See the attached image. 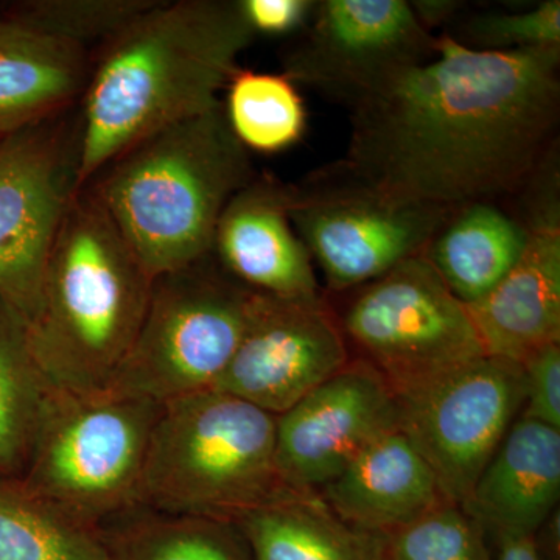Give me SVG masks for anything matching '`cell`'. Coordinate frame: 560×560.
I'll return each mask as SVG.
<instances>
[{"mask_svg":"<svg viewBox=\"0 0 560 560\" xmlns=\"http://www.w3.org/2000/svg\"><path fill=\"white\" fill-rule=\"evenodd\" d=\"M234 523L256 560H371L370 536L345 525L312 490H296Z\"/></svg>","mask_w":560,"mask_h":560,"instance_id":"21","label":"cell"},{"mask_svg":"<svg viewBox=\"0 0 560 560\" xmlns=\"http://www.w3.org/2000/svg\"><path fill=\"white\" fill-rule=\"evenodd\" d=\"M316 0H238L254 35L300 33L311 20Z\"/></svg>","mask_w":560,"mask_h":560,"instance_id":"30","label":"cell"},{"mask_svg":"<svg viewBox=\"0 0 560 560\" xmlns=\"http://www.w3.org/2000/svg\"><path fill=\"white\" fill-rule=\"evenodd\" d=\"M316 493L345 525L363 534L400 528L448 501L399 429L368 445Z\"/></svg>","mask_w":560,"mask_h":560,"instance_id":"18","label":"cell"},{"mask_svg":"<svg viewBox=\"0 0 560 560\" xmlns=\"http://www.w3.org/2000/svg\"><path fill=\"white\" fill-rule=\"evenodd\" d=\"M254 39L238 0H156L103 43L79 102L81 189L139 140L219 105Z\"/></svg>","mask_w":560,"mask_h":560,"instance_id":"2","label":"cell"},{"mask_svg":"<svg viewBox=\"0 0 560 560\" xmlns=\"http://www.w3.org/2000/svg\"><path fill=\"white\" fill-rule=\"evenodd\" d=\"M2 11H3V5H2V3H0V20H2Z\"/></svg>","mask_w":560,"mask_h":560,"instance_id":"33","label":"cell"},{"mask_svg":"<svg viewBox=\"0 0 560 560\" xmlns=\"http://www.w3.org/2000/svg\"><path fill=\"white\" fill-rule=\"evenodd\" d=\"M453 39L481 51L560 47V2L545 0L526 11L477 14Z\"/></svg>","mask_w":560,"mask_h":560,"instance_id":"28","label":"cell"},{"mask_svg":"<svg viewBox=\"0 0 560 560\" xmlns=\"http://www.w3.org/2000/svg\"><path fill=\"white\" fill-rule=\"evenodd\" d=\"M335 312L349 346L396 399L485 357L474 320L423 256L348 291Z\"/></svg>","mask_w":560,"mask_h":560,"instance_id":"8","label":"cell"},{"mask_svg":"<svg viewBox=\"0 0 560 560\" xmlns=\"http://www.w3.org/2000/svg\"><path fill=\"white\" fill-rule=\"evenodd\" d=\"M560 47L481 51L451 35L352 109L345 161L390 195L456 209L521 190L550 149Z\"/></svg>","mask_w":560,"mask_h":560,"instance_id":"1","label":"cell"},{"mask_svg":"<svg viewBox=\"0 0 560 560\" xmlns=\"http://www.w3.org/2000/svg\"><path fill=\"white\" fill-rule=\"evenodd\" d=\"M0 560H109V556L101 529L70 517L18 478H0Z\"/></svg>","mask_w":560,"mask_h":560,"instance_id":"24","label":"cell"},{"mask_svg":"<svg viewBox=\"0 0 560 560\" xmlns=\"http://www.w3.org/2000/svg\"><path fill=\"white\" fill-rule=\"evenodd\" d=\"M54 390L33 355L27 323L0 300V478L21 480Z\"/></svg>","mask_w":560,"mask_h":560,"instance_id":"23","label":"cell"},{"mask_svg":"<svg viewBox=\"0 0 560 560\" xmlns=\"http://www.w3.org/2000/svg\"><path fill=\"white\" fill-rule=\"evenodd\" d=\"M293 492L276 460V416L217 389L162 405L142 506L234 523Z\"/></svg>","mask_w":560,"mask_h":560,"instance_id":"5","label":"cell"},{"mask_svg":"<svg viewBox=\"0 0 560 560\" xmlns=\"http://www.w3.org/2000/svg\"><path fill=\"white\" fill-rule=\"evenodd\" d=\"M436 47L407 0H318L282 73L353 108L390 77L433 60Z\"/></svg>","mask_w":560,"mask_h":560,"instance_id":"12","label":"cell"},{"mask_svg":"<svg viewBox=\"0 0 560 560\" xmlns=\"http://www.w3.org/2000/svg\"><path fill=\"white\" fill-rule=\"evenodd\" d=\"M101 534L109 560H256L235 523L145 506L109 522Z\"/></svg>","mask_w":560,"mask_h":560,"instance_id":"22","label":"cell"},{"mask_svg":"<svg viewBox=\"0 0 560 560\" xmlns=\"http://www.w3.org/2000/svg\"><path fill=\"white\" fill-rule=\"evenodd\" d=\"M350 359L324 296L280 300L254 293L241 342L213 389L280 416Z\"/></svg>","mask_w":560,"mask_h":560,"instance_id":"13","label":"cell"},{"mask_svg":"<svg viewBox=\"0 0 560 560\" xmlns=\"http://www.w3.org/2000/svg\"><path fill=\"white\" fill-rule=\"evenodd\" d=\"M213 259L253 293L280 300L323 296L315 265L290 220V184L256 175L221 212Z\"/></svg>","mask_w":560,"mask_h":560,"instance_id":"15","label":"cell"},{"mask_svg":"<svg viewBox=\"0 0 560 560\" xmlns=\"http://www.w3.org/2000/svg\"><path fill=\"white\" fill-rule=\"evenodd\" d=\"M153 279L90 187L70 202L51 246L38 313L27 324L55 390L109 389L140 329Z\"/></svg>","mask_w":560,"mask_h":560,"instance_id":"4","label":"cell"},{"mask_svg":"<svg viewBox=\"0 0 560 560\" xmlns=\"http://www.w3.org/2000/svg\"><path fill=\"white\" fill-rule=\"evenodd\" d=\"M371 560H490L488 534L459 504L440 506L388 533L368 534Z\"/></svg>","mask_w":560,"mask_h":560,"instance_id":"26","label":"cell"},{"mask_svg":"<svg viewBox=\"0 0 560 560\" xmlns=\"http://www.w3.org/2000/svg\"><path fill=\"white\" fill-rule=\"evenodd\" d=\"M529 232L492 201L470 202L448 213L422 256L463 304L490 293L515 267Z\"/></svg>","mask_w":560,"mask_h":560,"instance_id":"20","label":"cell"},{"mask_svg":"<svg viewBox=\"0 0 560 560\" xmlns=\"http://www.w3.org/2000/svg\"><path fill=\"white\" fill-rule=\"evenodd\" d=\"M522 368L526 390L522 418L560 430V342L537 350Z\"/></svg>","mask_w":560,"mask_h":560,"instance_id":"29","label":"cell"},{"mask_svg":"<svg viewBox=\"0 0 560 560\" xmlns=\"http://www.w3.org/2000/svg\"><path fill=\"white\" fill-rule=\"evenodd\" d=\"M81 190L79 103L0 138V300L31 324L70 202Z\"/></svg>","mask_w":560,"mask_h":560,"instance_id":"10","label":"cell"},{"mask_svg":"<svg viewBox=\"0 0 560 560\" xmlns=\"http://www.w3.org/2000/svg\"><path fill=\"white\" fill-rule=\"evenodd\" d=\"M452 210L378 189L342 160L290 184L291 223L337 293L422 256Z\"/></svg>","mask_w":560,"mask_h":560,"instance_id":"9","label":"cell"},{"mask_svg":"<svg viewBox=\"0 0 560 560\" xmlns=\"http://www.w3.org/2000/svg\"><path fill=\"white\" fill-rule=\"evenodd\" d=\"M256 175L220 102L121 151L86 187L154 280L210 256L221 212Z\"/></svg>","mask_w":560,"mask_h":560,"instance_id":"3","label":"cell"},{"mask_svg":"<svg viewBox=\"0 0 560 560\" xmlns=\"http://www.w3.org/2000/svg\"><path fill=\"white\" fill-rule=\"evenodd\" d=\"M162 405L109 393L54 390L21 481L83 525L101 529L142 506L151 434Z\"/></svg>","mask_w":560,"mask_h":560,"instance_id":"6","label":"cell"},{"mask_svg":"<svg viewBox=\"0 0 560 560\" xmlns=\"http://www.w3.org/2000/svg\"><path fill=\"white\" fill-rule=\"evenodd\" d=\"M226 90L224 116L246 150L279 153L304 138L307 110L296 84L283 73L238 69Z\"/></svg>","mask_w":560,"mask_h":560,"instance_id":"25","label":"cell"},{"mask_svg":"<svg viewBox=\"0 0 560 560\" xmlns=\"http://www.w3.org/2000/svg\"><path fill=\"white\" fill-rule=\"evenodd\" d=\"M156 0H22L3 5L2 20L84 47L106 43Z\"/></svg>","mask_w":560,"mask_h":560,"instance_id":"27","label":"cell"},{"mask_svg":"<svg viewBox=\"0 0 560 560\" xmlns=\"http://www.w3.org/2000/svg\"><path fill=\"white\" fill-rule=\"evenodd\" d=\"M521 260L481 301L466 305L486 355L523 364L560 342V215L525 221Z\"/></svg>","mask_w":560,"mask_h":560,"instance_id":"16","label":"cell"},{"mask_svg":"<svg viewBox=\"0 0 560 560\" xmlns=\"http://www.w3.org/2000/svg\"><path fill=\"white\" fill-rule=\"evenodd\" d=\"M559 497L560 430L518 416L460 508L493 544L536 537Z\"/></svg>","mask_w":560,"mask_h":560,"instance_id":"17","label":"cell"},{"mask_svg":"<svg viewBox=\"0 0 560 560\" xmlns=\"http://www.w3.org/2000/svg\"><path fill=\"white\" fill-rule=\"evenodd\" d=\"M253 296L212 254L154 279L138 335L106 393L164 405L215 388Z\"/></svg>","mask_w":560,"mask_h":560,"instance_id":"7","label":"cell"},{"mask_svg":"<svg viewBox=\"0 0 560 560\" xmlns=\"http://www.w3.org/2000/svg\"><path fill=\"white\" fill-rule=\"evenodd\" d=\"M91 61L84 47L0 20V138L75 106Z\"/></svg>","mask_w":560,"mask_h":560,"instance_id":"19","label":"cell"},{"mask_svg":"<svg viewBox=\"0 0 560 560\" xmlns=\"http://www.w3.org/2000/svg\"><path fill=\"white\" fill-rule=\"evenodd\" d=\"M490 560H544L536 545V537L493 541Z\"/></svg>","mask_w":560,"mask_h":560,"instance_id":"32","label":"cell"},{"mask_svg":"<svg viewBox=\"0 0 560 560\" xmlns=\"http://www.w3.org/2000/svg\"><path fill=\"white\" fill-rule=\"evenodd\" d=\"M463 2L456 0H412L410 7L420 24L431 31L433 27H440L445 22L452 21L460 9H464Z\"/></svg>","mask_w":560,"mask_h":560,"instance_id":"31","label":"cell"},{"mask_svg":"<svg viewBox=\"0 0 560 560\" xmlns=\"http://www.w3.org/2000/svg\"><path fill=\"white\" fill-rule=\"evenodd\" d=\"M399 429V404L366 361L349 363L276 416V460L287 486L318 492L375 440Z\"/></svg>","mask_w":560,"mask_h":560,"instance_id":"14","label":"cell"},{"mask_svg":"<svg viewBox=\"0 0 560 560\" xmlns=\"http://www.w3.org/2000/svg\"><path fill=\"white\" fill-rule=\"evenodd\" d=\"M522 364L485 355L397 399L399 430L429 464L442 495L469 499L525 405Z\"/></svg>","mask_w":560,"mask_h":560,"instance_id":"11","label":"cell"}]
</instances>
